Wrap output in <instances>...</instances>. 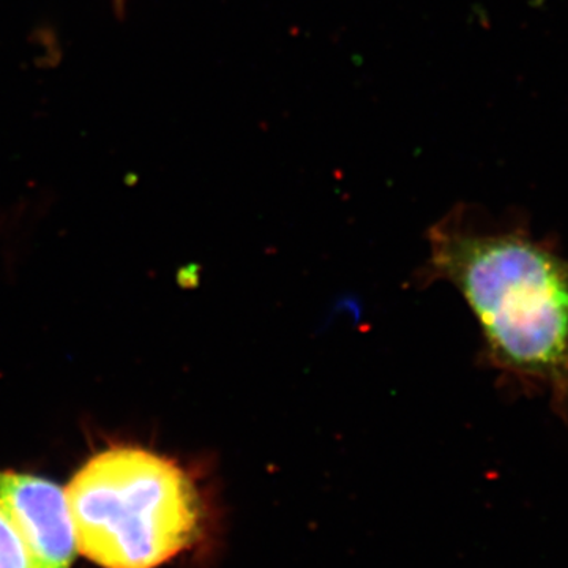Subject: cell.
Here are the masks:
<instances>
[{"mask_svg":"<svg viewBox=\"0 0 568 568\" xmlns=\"http://www.w3.org/2000/svg\"><path fill=\"white\" fill-rule=\"evenodd\" d=\"M429 268L465 297L491 365L568 417V257L555 242L444 224L429 233Z\"/></svg>","mask_w":568,"mask_h":568,"instance_id":"6da1fadb","label":"cell"},{"mask_svg":"<svg viewBox=\"0 0 568 568\" xmlns=\"http://www.w3.org/2000/svg\"><path fill=\"white\" fill-rule=\"evenodd\" d=\"M65 495L78 551L102 568H159L192 549L207 521L192 474L144 448L89 459Z\"/></svg>","mask_w":568,"mask_h":568,"instance_id":"7a4b0ae2","label":"cell"},{"mask_svg":"<svg viewBox=\"0 0 568 568\" xmlns=\"http://www.w3.org/2000/svg\"><path fill=\"white\" fill-rule=\"evenodd\" d=\"M0 508L44 568L71 567L78 547L65 489L47 478L0 470Z\"/></svg>","mask_w":568,"mask_h":568,"instance_id":"3957f363","label":"cell"},{"mask_svg":"<svg viewBox=\"0 0 568 568\" xmlns=\"http://www.w3.org/2000/svg\"><path fill=\"white\" fill-rule=\"evenodd\" d=\"M0 568H44L28 538L0 508Z\"/></svg>","mask_w":568,"mask_h":568,"instance_id":"277c9868","label":"cell"}]
</instances>
